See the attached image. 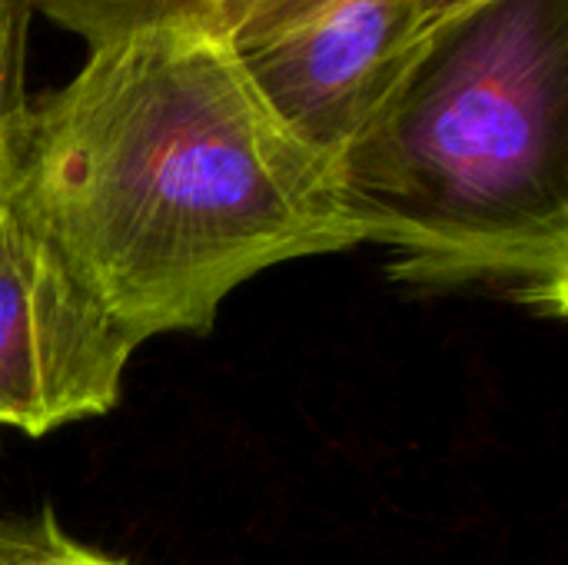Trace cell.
Listing matches in <instances>:
<instances>
[{"mask_svg":"<svg viewBox=\"0 0 568 565\" xmlns=\"http://www.w3.org/2000/svg\"><path fill=\"white\" fill-rule=\"evenodd\" d=\"M10 170L136 350L210 333L226 296L280 263L363 246L336 163L263 103L213 30L90 43L63 87L27 103Z\"/></svg>","mask_w":568,"mask_h":565,"instance_id":"obj_1","label":"cell"},{"mask_svg":"<svg viewBox=\"0 0 568 565\" xmlns=\"http://www.w3.org/2000/svg\"><path fill=\"white\" fill-rule=\"evenodd\" d=\"M336 173L393 280L566 320L568 0H489L436 27Z\"/></svg>","mask_w":568,"mask_h":565,"instance_id":"obj_2","label":"cell"},{"mask_svg":"<svg viewBox=\"0 0 568 565\" xmlns=\"http://www.w3.org/2000/svg\"><path fill=\"white\" fill-rule=\"evenodd\" d=\"M263 103L339 160L426 47L423 0H250L223 33Z\"/></svg>","mask_w":568,"mask_h":565,"instance_id":"obj_3","label":"cell"},{"mask_svg":"<svg viewBox=\"0 0 568 565\" xmlns=\"http://www.w3.org/2000/svg\"><path fill=\"white\" fill-rule=\"evenodd\" d=\"M10 143L0 153V430L40 440L116 410L136 346L23 203Z\"/></svg>","mask_w":568,"mask_h":565,"instance_id":"obj_4","label":"cell"},{"mask_svg":"<svg viewBox=\"0 0 568 565\" xmlns=\"http://www.w3.org/2000/svg\"><path fill=\"white\" fill-rule=\"evenodd\" d=\"M57 27L87 43L143 27H196L226 33L250 0H30Z\"/></svg>","mask_w":568,"mask_h":565,"instance_id":"obj_5","label":"cell"},{"mask_svg":"<svg viewBox=\"0 0 568 565\" xmlns=\"http://www.w3.org/2000/svg\"><path fill=\"white\" fill-rule=\"evenodd\" d=\"M0 565H130L73 539L50 509L0 513Z\"/></svg>","mask_w":568,"mask_h":565,"instance_id":"obj_6","label":"cell"},{"mask_svg":"<svg viewBox=\"0 0 568 565\" xmlns=\"http://www.w3.org/2000/svg\"><path fill=\"white\" fill-rule=\"evenodd\" d=\"M30 17V0H0V153L13 140L30 103L23 87Z\"/></svg>","mask_w":568,"mask_h":565,"instance_id":"obj_7","label":"cell"},{"mask_svg":"<svg viewBox=\"0 0 568 565\" xmlns=\"http://www.w3.org/2000/svg\"><path fill=\"white\" fill-rule=\"evenodd\" d=\"M483 3H489V0H423V27H426V33H433L436 27L459 20Z\"/></svg>","mask_w":568,"mask_h":565,"instance_id":"obj_8","label":"cell"}]
</instances>
